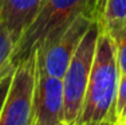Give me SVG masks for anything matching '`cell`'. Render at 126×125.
Instances as JSON below:
<instances>
[{
  "instance_id": "obj_1",
  "label": "cell",
  "mask_w": 126,
  "mask_h": 125,
  "mask_svg": "<svg viewBox=\"0 0 126 125\" xmlns=\"http://www.w3.org/2000/svg\"><path fill=\"white\" fill-rule=\"evenodd\" d=\"M106 0H42L35 18L23 31L15 46L12 63L17 65L38 49L50 44L78 16L101 22Z\"/></svg>"
},
{
  "instance_id": "obj_2",
  "label": "cell",
  "mask_w": 126,
  "mask_h": 125,
  "mask_svg": "<svg viewBox=\"0 0 126 125\" xmlns=\"http://www.w3.org/2000/svg\"><path fill=\"white\" fill-rule=\"evenodd\" d=\"M121 81L113 39L101 28L82 110L75 125L101 121L115 123V101Z\"/></svg>"
},
{
  "instance_id": "obj_3",
  "label": "cell",
  "mask_w": 126,
  "mask_h": 125,
  "mask_svg": "<svg viewBox=\"0 0 126 125\" xmlns=\"http://www.w3.org/2000/svg\"><path fill=\"white\" fill-rule=\"evenodd\" d=\"M99 32V22H94L77 47L62 78L64 90V123L68 125L77 124L82 110Z\"/></svg>"
},
{
  "instance_id": "obj_4",
  "label": "cell",
  "mask_w": 126,
  "mask_h": 125,
  "mask_svg": "<svg viewBox=\"0 0 126 125\" xmlns=\"http://www.w3.org/2000/svg\"><path fill=\"white\" fill-rule=\"evenodd\" d=\"M35 53L15 66L0 110V125H35L34 110Z\"/></svg>"
},
{
  "instance_id": "obj_5",
  "label": "cell",
  "mask_w": 126,
  "mask_h": 125,
  "mask_svg": "<svg viewBox=\"0 0 126 125\" xmlns=\"http://www.w3.org/2000/svg\"><path fill=\"white\" fill-rule=\"evenodd\" d=\"M35 125H56L64 123V90L62 78L44 70L35 53L34 83Z\"/></svg>"
},
{
  "instance_id": "obj_6",
  "label": "cell",
  "mask_w": 126,
  "mask_h": 125,
  "mask_svg": "<svg viewBox=\"0 0 126 125\" xmlns=\"http://www.w3.org/2000/svg\"><path fill=\"white\" fill-rule=\"evenodd\" d=\"M94 22L97 20L85 15L78 16L56 39L35 51L47 73L63 78L77 47Z\"/></svg>"
},
{
  "instance_id": "obj_7",
  "label": "cell",
  "mask_w": 126,
  "mask_h": 125,
  "mask_svg": "<svg viewBox=\"0 0 126 125\" xmlns=\"http://www.w3.org/2000/svg\"><path fill=\"white\" fill-rule=\"evenodd\" d=\"M42 0H0V22L8 28L15 43L39 11Z\"/></svg>"
},
{
  "instance_id": "obj_8",
  "label": "cell",
  "mask_w": 126,
  "mask_h": 125,
  "mask_svg": "<svg viewBox=\"0 0 126 125\" xmlns=\"http://www.w3.org/2000/svg\"><path fill=\"white\" fill-rule=\"evenodd\" d=\"M126 22V0H106L99 22L101 28L111 31Z\"/></svg>"
},
{
  "instance_id": "obj_9",
  "label": "cell",
  "mask_w": 126,
  "mask_h": 125,
  "mask_svg": "<svg viewBox=\"0 0 126 125\" xmlns=\"http://www.w3.org/2000/svg\"><path fill=\"white\" fill-rule=\"evenodd\" d=\"M15 43L8 28L0 22V81L15 69L12 63V55L15 51Z\"/></svg>"
},
{
  "instance_id": "obj_10",
  "label": "cell",
  "mask_w": 126,
  "mask_h": 125,
  "mask_svg": "<svg viewBox=\"0 0 126 125\" xmlns=\"http://www.w3.org/2000/svg\"><path fill=\"white\" fill-rule=\"evenodd\" d=\"M111 36L114 47H115L117 61L121 75H126V22L119 24L111 31H106Z\"/></svg>"
},
{
  "instance_id": "obj_11",
  "label": "cell",
  "mask_w": 126,
  "mask_h": 125,
  "mask_svg": "<svg viewBox=\"0 0 126 125\" xmlns=\"http://www.w3.org/2000/svg\"><path fill=\"white\" fill-rule=\"evenodd\" d=\"M126 123V75H121L119 88L115 101V124L124 125Z\"/></svg>"
},
{
  "instance_id": "obj_12",
  "label": "cell",
  "mask_w": 126,
  "mask_h": 125,
  "mask_svg": "<svg viewBox=\"0 0 126 125\" xmlns=\"http://www.w3.org/2000/svg\"><path fill=\"white\" fill-rule=\"evenodd\" d=\"M15 70V69H14ZM14 70L11 71L10 74L4 77V78L0 81V110H1V106L4 104V100H5V96L8 93V89H10V85H11V79H12V73Z\"/></svg>"
},
{
  "instance_id": "obj_13",
  "label": "cell",
  "mask_w": 126,
  "mask_h": 125,
  "mask_svg": "<svg viewBox=\"0 0 126 125\" xmlns=\"http://www.w3.org/2000/svg\"><path fill=\"white\" fill-rule=\"evenodd\" d=\"M85 125H117L113 121H101V123H91V124H85Z\"/></svg>"
},
{
  "instance_id": "obj_14",
  "label": "cell",
  "mask_w": 126,
  "mask_h": 125,
  "mask_svg": "<svg viewBox=\"0 0 126 125\" xmlns=\"http://www.w3.org/2000/svg\"><path fill=\"white\" fill-rule=\"evenodd\" d=\"M56 125H68V124H66V123H61V124H56Z\"/></svg>"
},
{
  "instance_id": "obj_15",
  "label": "cell",
  "mask_w": 126,
  "mask_h": 125,
  "mask_svg": "<svg viewBox=\"0 0 126 125\" xmlns=\"http://www.w3.org/2000/svg\"><path fill=\"white\" fill-rule=\"evenodd\" d=\"M124 125H126V123H125V124H124Z\"/></svg>"
}]
</instances>
